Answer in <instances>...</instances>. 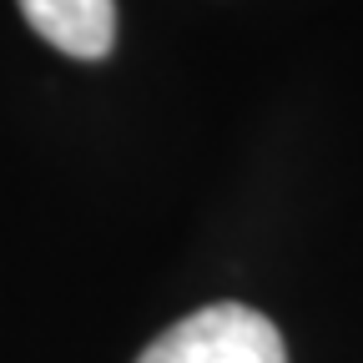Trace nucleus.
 <instances>
[{
	"mask_svg": "<svg viewBox=\"0 0 363 363\" xmlns=\"http://www.w3.org/2000/svg\"><path fill=\"white\" fill-rule=\"evenodd\" d=\"M136 363H288V348L257 308L212 303L172 323Z\"/></svg>",
	"mask_w": 363,
	"mask_h": 363,
	"instance_id": "obj_1",
	"label": "nucleus"
},
{
	"mask_svg": "<svg viewBox=\"0 0 363 363\" xmlns=\"http://www.w3.org/2000/svg\"><path fill=\"white\" fill-rule=\"evenodd\" d=\"M26 26L61 56L101 61L116 40V0H16Z\"/></svg>",
	"mask_w": 363,
	"mask_h": 363,
	"instance_id": "obj_2",
	"label": "nucleus"
}]
</instances>
